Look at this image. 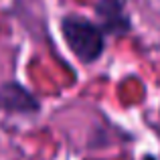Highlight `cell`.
<instances>
[{"label":"cell","mask_w":160,"mask_h":160,"mask_svg":"<svg viewBox=\"0 0 160 160\" xmlns=\"http://www.w3.org/2000/svg\"><path fill=\"white\" fill-rule=\"evenodd\" d=\"M95 14L99 18V28L103 35L122 37L132 28L130 16L126 12V0H98Z\"/></svg>","instance_id":"3"},{"label":"cell","mask_w":160,"mask_h":160,"mask_svg":"<svg viewBox=\"0 0 160 160\" xmlns=\"http://www.w3.org/2000/svg\"><path fill=\"white\" fill-rule=\"evenodd\" d=\"M61 35L69 51L83 63L91 65L103 55L106 35L93 20L79 14H67L61 18Z\"/></svg>","instance_id":"1"},{"label":"cell","mask_w":160,"mask_h":160,"mask_svg":"<svg viewBox=\"0 0 160 160\" xmlns=\"http://www.w3.org/2000/svg\"><path fill=\"white\" fill-rule=\"evenodd\" d=\"M142 160H156V158H154V156H144Z\"/></svg>","instance_id":"4"},{"label":"cell","mask_w":160,"mask_h":160,"mask_svg":"<svg viewBox=\"0 0 160 160\" xmlns=\"http://www.w3.org/2000/svg\"><path fill=\"white\" fill-rule=\"evenodd\" d=\"M0 112L32 116L41 112V102L20 81H4L0 83Z\"/></svg>","instance_id":"2"}]
</instances>
